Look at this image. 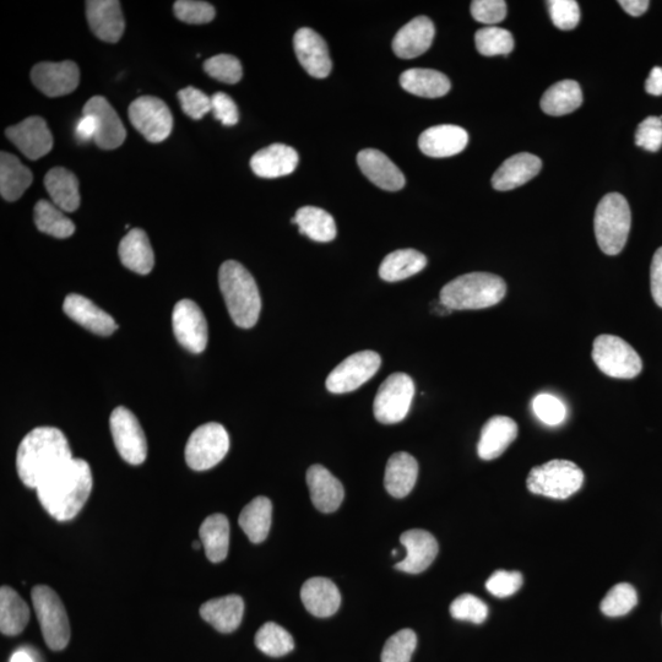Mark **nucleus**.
<instances>
[{
	"mask_svg": "<svg viewBox=\"0 0 662 662\" xmlns=\"http://www.w3.org/2000/svg\"><path fill=\"white\" fill-rule=\"evenodd\" d=\"M92 472L83 459L73 458L59 466L36 488L42 507L58 522H68L80 513L91 495Z\"/></svg>",
	"mask_w": 662,
	"mask_h": 662,
	"instance_id": "1",
	"label": "nucleus"
},
{
	"mask_svg": "<svg viewBox=\"0 0 662 662\" xmlns=\"http://www.w3.org/2000/svg\"><path fill=\"white\" fill-rule=\"evenodd\" d=\"M73 459L67 437L56 427H37L26 434L16 454V470L23 484L39 487L59 466Z\"/></svg>",
	"mask_w": 662,
	"mask_h": 662,
	"instance_id": "2",
	"label": "nucleus"
},
{
	"mask_svg": "<svg viewBox=\"0 0 662 662\" xmlns=\"http://www.w3.org/2000/svg\"><path fill=\"white\" fill-rule=\"evenodd\" d=\"M219 285L233 323L253 328L262 311V298L252 274L236 260H227L219 271Z\"/></svg>",
	"mask_w": 662,
	"mask_h": 662,
	"instance_id": "3",
	"label": "nucleus"
},
{
	"mask_svg": "<svg viewBox=\"0 0 662 662\" xmlns=\"http://www.w3.org/2000/svg\"><path fill=\"white\" fill-rule=\"evenodd\" d=\"M507 284L490 273H470L454 279L441 291V301L452 311L485 309L498 305L506 297Z\"/></svg>",
	"mask_w": 662,
	"mask_h": 662,
	"instance_id": "4",
	"label": "nucleus"
},
{
	"mask_svg": "<svg viewBox=\"0 0 662 662\" xmlns=\"http://www.w3.org/2000/svg\"><path fill=\"white\" fill-rule=\"evenodd\" d=\"M631 208L626 198L610 193L601 199L595 213V236L601 251L617 255L626 246L631 231Z\"/></svg>",
	"mask_w": 662,
	"mask_h": 662,
	"instance_id": "5",
	"label": "nucleus"
},
{
	"mask_svg": "<svg viewBox=\"0 0 662 662\" xmlns=\"http://www.w3.org/2000/svg\"><path fill=\"white\" fill-rule=\"evenodd\" d=\"M584 472L569 460H551L530 471L526 485L534 495L567 499L582 488Z\"/></svg>",
	"mask_w": 662,
	"mask_h": 662,
	"instance_id": "6",
	"label": "nucleus"
},
{
	"mask_svg": "<svg viewBox=\"0 0 662 662\" xmlns=\"http://www.w3.org/2000/svg\"><path fill=\"white\" fill-rule=\"evenodd\" d=\"M37 620L47 647L54 651L67 648L70 640V623L67 611L56 591L46 585H37L31 591Z\"/></svg>",
	"mask_w": 662,
	"mask_h": 662,
	"instance_id": "7",
	"label": "nucleus"
},
{
	"mask_svg": "<svg viewBox=\"0 0 662 662\" xmlns=\"http://www.w3.org/2000/svg\"><path fill=\"white\" fill-rule=\"evenodd\" d=\"M593 360L602 373L617 379L636 378L643 362L637 351L618 336L600 335L594 341Z\"/></svg>",
	"mask_w": 662,
	"mask_h": 662,
	"instance_id": "8",
	"label": "nucleus"
},
{
	"mask_svg": "<svg viewBox=\"0 0 662 662\" xmlns=\"http://www.w3.org/2000/svg\"><path fill=\"white\" fill-rule=\"evenodd\" d=\"M229 449L230 436L225 427L220 423L210 422L192 433L184 454L189 468L205 471L221 463Z\"/></svg>",
	"mask_w": 662,
	"mask_h": 662,
	"instance_id": "9",
	"label": "nucleus"
},
{
	"mask_svg": "<svg viewBox=\"0 0 662 662\" xmlns=\"http://www.w3.org/2000/svg\"><path fill=\"white\" fill-rule=\"evenodd\" d=\"M415 396V383L405 373H394L378 389L374 399L373 412L378 422L394 425L408 416L412 399Z\"/></svg>",
	"mask_w": 662,
	"mask_h": 662,
	"instance_id": "10",
	"label": "nucleus"
},
{
	"mask_svg": "<svg viewBox=\"0 0 662 662\" xmlns=\"http://www.w3.org/2000/svg\"><path fill=\"white\" fill-rule=\"evenodd\" d=\"M128 115L130 123L150 143H162L172 133L173 117L170 108L157 97H139L129 106Z\"/></svg>",
	"mask_w": 662,
	"mask_h": 662,
	"instance_id": "11",
	"label": "nucleus"
},
{
	"mask_svg": "<svg viewBox=\"0 0 662 662\" xmlns=\"http://www.w3.org/2000/svg\"><path fill=\"white\" fill-rule=\"evenodd\" d=\"M382 358L377 352L366 350L347 357L327 379V389L333 394H346L362 387L379 371Z\"/></svg>",
	"mask_w": 662,
	"mask_h": 662,
	"instance_id": "12",
	"label": "nucleus"
},
{
	"mask_svg": "<svg viewBox=\"0 0 662 662\" xmlns=\"http://www.w3.org/2000/svg\"><path fill=\"white\" fill-rule=\"evenodd\" d=\"M110 426L113 442L122 459L132 465L143 464L148 457V443L133 412L119 406L111 414Z\"/></svg>",
	"mask_w": 662,
	"mask_h": 662,
	"instance_id": "13",
	"label": "nucleus"
},
{
	"mask_svg": "<svg viewBox=\"0 0 662 662\" xmlns=\"http://www.w3.org/2000/svg\"><path fill=\"white\" fill-rule=\"evenodd\" d=\"M173 333L178 343L193 354H202L208 345V323L202 309L191 300L177 303L172 314Z\"/></svg>",
	"mask_w": 662,
	"mask_h": 662,
	"instance_id": "14",
	"label": "nucleus"
},
{
	"mask_svg": "<svg viewBox=\"0 0 662 662\" xmlns=\"http://www.w3.org/2000/svg\"><path fill=\"white\" fill-rule=\"evenodd\" d=\"M32 83L48 97H61L77 90L80 70L74 62H43L31 70Z\"/></svg>",
	"mask_w": 662,
	"mask_h": 662,
	"instance_id": "15",
	"label": "nucleus"
},
{
	"mask_svg": "<svg viewBox=\"0 0 662 662\" xmlns=\"http://www.w3.org/2000/svg\"><path fill=\"white\" fill-rule=\"evenodd\" d=\"M83 115L94 118L96 123L95 143L103 150L119 148L127 138L121 118L105 97L94 96L84 106Z\"/></svg>",
	"mask_w": 662,
	"mask_h": 662,
	"instance_id": "16",
	"label": "nucleus"
},
{
	"mask_svg": "<svg viewBox=\"0 0 662 662\" xmlns=\"http://www.w3.org/2000/svg\"><path fill=\"white\" fill-rule=\"evenodd\" d=\"M5 135L27 159L39 160L53 148V137L45 119L29 117L5 130Z\"/></svg>",
	"mask_w": 662,
	"mask_h": 662,
	"instance_id": "17",
	"label": "nucleus"
},
{
	"mask_svg": "<svg viewBox=\"0 0 662 662\" xmlns=\"http://www.w3.org/2000/svg\"><path fill=\"white\" fill-rule=\"evenodd\" d=\"M298 62L313 78H327L333 68L329 48L323 37L309 27H302L293 37Z\"/></svg>",
	"mask_w": 662,
	"mask_h": 662,
	"instance_id": "18",
	"label": "nucleus"
},
{
	"mask_svg": "<svg viewBox=\"0 0 662 662\" xmlns=\"http://www.w3.org/2000/svg\"><path fill=\"white\" fill-rule=\"evenodd\" d=\"M86 18L96 37L108 43L122 39L124 23L121 3L117 0H89L86 2Z\"/></svg>",
	"mask_w": 662,
	"mask_h": 662,
	"instance_id": "19",
	"label": "nucleus"
},
{
	"mask_svg": "<svg viewBox=\"0 0 662 662\" xmlns=\"http://www.w3.org/2000/svg\"><path fill=\"white\" fill-rule=\"evenodd\" d=\"M401 545L406 548L408 555L403 561L396 564L398 571L419 574L431 566L438 555V542L428 531L412 529L400 537Z\"/></svg>",
	"mask_w": 662,
	"mask_h": 662,
	"instance_id": "20",
	"label": "nucleus"
},
{
	"mask_svg": "<svg viewBox=\"0 0 662 662\" xmlns=\"http://www.w3.org/2000/svg\"><path fill=\"white\" fill-rule=\"evenodd\" d=\"M63 309L70 319L91 333L110 336L118 329L116 320L110 314L97 307L89 298L77 293H70L65 298Z\"/></svg>",
	"mask_w": 662,
	"mask_h": 662,
	"instance_id": "21",
	"label": "nucleus"
},
{
	"mask_svg": "<svg viewBox=\"0 0 662 662\" xmlns=\"http://www.w3.org/2000/svg\"><path fill=\"white\" fill-rule=\"evenodd\" d=\"M357 164L365 175L377 187L388 192H396L405 186L403 172L382 151L362 150L357 155Z\"/></svg>",
	"mask_w": 662,
	"mask_h": 662,
	"instance_id": "22",
	"label": "nucleus"
},
{
	"mask_svg": "<svg viewBox=\"0 0 662 662\" xmlns=\"http://www.w3.org/2000/svg\"><path fill=\"white\" fill-rule=\"evenodd\" d=\"M469 144V134L464 128L443 124L425 130L419 139L423 154L442 159L458 155Z\"/></svg>",
	"mask_w": 662,
	"mask_h": 662,
	"instance_id": "23",
	"label": "nucleus"
},
{
	"mask_svg": "<svg viewBox=\"0 0 662 662\" xmlns=\"http://www.w3.org/2000/svg\"><path fill=\"white\" fill-rule=\"evenodd\" d=\"M307 484L314 507L319 512L333 513L344 501L343 484L322 465H313L308 469Z\"/></svg>",
	"mask_w": 662,
	"mask_h": 662,
	"instance_id": "24",
	"label": "nucleus"
},
{
	"mask_svg": "<svg viewBox=\"0 0 662 662\" xmlns=\"http://www.w3.org/2000/svg\"><path fill=\"white\" fill-rule=\"evenodd\" d=\"M436 34L431 19L417 16L398 31L393 40V51L399 58L412 59L430 50Z\"/></svg>",
	"mask_w": 662,
	"mask_h": 662,
	"instance_id": "25",
	"label": "nucleus"
},
{
	"mask_svg": "<svg viewBox=\"0 0 662 662\" xmlns=\"http://www.w3.org/2000/svg\"><path fill=\"white\" fill-rule=\"evenodd\" d=\"M517 422L507 416H495L482 427L477 454L482 460H493L501 457L507 448L518 437Z\"/></svg>",
	"mask_w": 662,
	"mask_h": 662,
	"instance_id": "26",
	"label": "nucleus"
},
{
	"mask_svg": "<svg viewBox=\"0 0 662 662\" xmlns=\"http://www.w3.org/2000/svg\"><path fill=\"white\" fill-rule=\"evenodd\" d=\"M542 162L529 153L517 154L503 162L492 177V186L499 192L513 191L539 175Z\"/></svg>",
	"mask_w": 662,
	"mask_h": 662,
	"instance_id": "27",
	"label": "nucleus"
},
{
	"mask_svg": "<svg viewBox=\"0 0 662 662\" xmlns=\"http://www.w3.org/2000/svg\"><path fill=\"white\" fill-rule=\"evenodd\" d=\"M300 156L291 146L273 144L259 150L251 160L255 175L262 178H279L289 176L296 170Z\"/></svg>",
	"mask_w": 662,
	"mask_h": 662,
	"instance_id": "28",
	"label": "nucleus"
},
{
	"mask_svg": "<svg viewBox=\"0 0 662 662\" xmlns=\"http://www.w3.org/2000/svg\"><path fill=\"white\" fill-rule=\"evenodd\" d=\"M301 599L307 611L320 618L335 615L341 605L338 586L323 577L307 580L302 586Z\"/></svg>",
	"mask_w": 662,
	"mask_h": 662,
	"instance_id": "29",
	"label": "nucleus"
},
{
	"mask_svg": "<svg viewBox=\"0 0 662 662\" xmlns=\"http://www.w3.org/2000/svg\"><path fill=\"white\" fill-rule=\"evenodd\" d=\"M244 602L241 596L227 595L206 601L200 607V616L220 633L235 632L242 622Z\"/></svg>",
	"mask_w": 662,
	"mask_h": 662,
	"instance_id": "30",
	"label": "nucleus"
},
{
	"mask_svg": "<svg viewBox=\"0 0 662 662\" xmlns=\"http://www.w3.org/2000/svg\"><path fill=\"white\" fill-rule=\"evenodd\" d=\"M121 262L129 270L148 275L154 269L155 255L149 237L140 229L130 230L118 248Z\"/></svg>",
	"mask_w": 662,
	"mask_h": 662,
	"instance_id": "31",
	"label": "nucleus"
},
{
	"mask_svg": "<svg viewBox=\"0 0 662 662\" xmlns=\"http://www.w3.org/2000/svg\"><path fill=\"white\" fill-rule=\"evenodd\" d=\"M417 476L419 464L416 459L409 453H395L388 460L384 485L390 496L404 498L414 490Z\"/></svg>",
	"mask_w": 662,
	"mask_h": 662,
	"instance_id": "32",
	"label": "nucleus"
},
{
	"mask_svg": "<svg viewBox=\"0 0 662 662\" xmlns=\"http://www.w3.org/2000/svg\"><path fill=\"white\" fill-rule=\"evenodd\" d=\"M45 187L52 203L59 209L73 213L80 206L79 181L73 172L54 167L45 176Z\"/></svg>",
	"mask_w": 662,
	"mask_h": 662,
	"instance_id": "33",
	"label": "nucleus"
},
{
	"mask_svg": "<svg viewBox=\"0 0 662 662\" xmlns=\"http://www.w3.org/2000/svg\"><path fill=\"white\" fill-rule=\"evenodd\" d=\"M199 535L210 562L220 563L226 560L230 548V523L226 515H210L200 526Z\"/></svg>",
	"mask_w": 662,
	"mask_h": 662,
	"instance_id": "34",
	"label": "nucleus"
},
{
	"mask_svg": "<svg viewBox=\"0 0 662 662\" xmlns=\"http://www.w3.org/2000/svg\"><path fill=\"white\" fill-rule=\"evenodd\" d=\"M400 85L409 94L437 99L447 95L450 90V81L441 72L433 69H409L400 77Z\"/></svg>",
	"mask_w": 662,
	"mask_h": 662,
	"instance_id": "35",
	"label": "nucleus"
},
{
	"mask_svg": "<svg viewBox=\"0 0 662 662\" xmlns=\"http://www.w3.org/2000/svg\"><path fill=\"white\" fill-rule=\"evenodd\" d=\"M32 179L30 168L21 164L18 157L4 151L0 154V194L5 200L16 202L23 197Z\"/></svg>",
	"mask_w": 662,
	"mask_h": 662,
	"instance_id": "36",
	"label": "nucleus"
},
{
	"mask_svg": "<svg viewBox=\"0 0 662 662\" xmlns=\"http://www.w3.org/2000/svg\"><path fill=\"white\" fill-rule=\"evenodd\" d=\"M30 620V609L26 602L10 586L0 589V631L4 636H19Z\"/></svg>",
	"mask_w": 662,
	"mask_h": 662,
	"instance_id": "37",
	"label": "nucleus"
},
{
	"mask_svg": "<svg viewBox=\"0 0 662 662\" xmlns=\"http://www.w3.org/2000/svg\"><path fill=\"white\" fill-rule=\"evenodd\" d=\"M426 267V255L415 249H399L383 259L379 276L388 282L403 281L421 273Z\"/></svg>",
	"mask_w": 662,
	"mask_h": 662,
	"instance_id": "38",
	"label": "nucleus"
},
{
	"mask_svg": "<svg viewBox=\"0 0 662 662\" xmlns=\"http://www.w3.org/2000/svg\"><path fill=\"white\" fill-rule=\"evenodd\" d=\"M271 515L273 504L267 497L254 498L243 508L238 523L253 544H260L267 539L271 528Z\"/></svg>",
	"mask_w": 662,
	"mask_h": 662,
	"instance_id": "39",
	"label": "nucleus"
},
{
	"mask_svg": "<svg viewBox=\"0 0 662 662\" xmlns=\"http://www.w3.org/2000/svg\"><path fill=\"white\" fill-rule=\"evenodd\" d=\"M583 103V92L577 81L564 80L545 92L541 99L542 111L550 116H564L578 110Z\"/></svg>",
	"mask_w": 662,
	"mask_h": 662,
	"instance_id": "40",
	"label": "nucleus"
},
{
	"mask_svg": "<svg viewBox=\"0 0 662 662\" xmlns=\"http://www.w3.org/2000/svg\"><path fill=\"white\" fill-rule=\"evenodd\" d=\"M292 222L298 226L302 235H306L316 242L333 241L338 233L334 217L328 211L316 208V206H305V208L298 209Z\"/></svg>",
	"mask_w": 662,
	"mask_h": 662,
	"instance_id": "41",
	"label": "nucleus"
},
{
	"mask_svg": "<svg viewBox=\"0 0 662 662\" xmlns=\"http://www.w3.org/2000/svg\"><path fill=\"white\" fill-rule=\"evenodd\" d=\"M35 224L37 229L46 235L56 238H68L74 235L75 225L69 217L65 216L63 210L47 200H40L35 205Z\"/></svg>",
	"mask_w": 662,
	"mask_h": 662,
	"instance_id": "42",
	"label": "nucleus"
},
{
	"mask_svg": "<svg viewBox=\"0 0 662 662\" xmlns=\"http://www.w3.org/2000/svg\"><path fill=\"white\" fill-rule=\"evenodd\" d=\"M254 642L262 653L273 658L285 656L295 648L291 634L274 622L265 623L260 627L255 634Z\"/></svg>",
	"mask_w": 662,
	"mask_h": 662,
	"instance_id": "43",
	"label": "nucleus"
},
{
	"mask_svg": "<svg viewBox=\"0 0 662 662\" xmlns=\"http://www.w3.org/2000/svg\"><path fill=\"white\" fill-rule=\"evenodd\" d=\"M477 51L482 56H508L514 50V39L509 31L497 26H487L476 32Z\"/></svg>",
	"mask_w": 662,
	"mask_h": 662,
	"instance_id": "44",
	"label": "nucleus"
},
{
	"mask_svg": "<svg viewBox=\"0 0 662 662\" xmlns=\"http://www.w3.org/2000/svg\"><path fill=\"white\" fill-rule=\"evenodd\" d=\"M638 604V595L633 585L621 583L613 586L601 602V612L609 617H621L631 612Z\"/></svg>",
	"mask_w": 662,
	"mask_h": 662,
	"instance_id": "45",
	"label": "nucleus"
},
{
	"mask_svg": "<svg viewBox=\"0 0 662 662\" xmlns=\"http://www.w3.org/2000/svg\"><path fill=\"white\" fill-rule=\"evenodd\" d=\"M205 73L209 77L225 84H237L243 77L240 59L231 54H217L204 63Z\"/></svg>",
	"mask_w": 662,
	"mask_h": 662,
	"instance_id": "46",
	"label": "nucleus"
},
{
	"mask_svg": "<svg viewBox=\"0 0 662 662\" xmlns=\"http://www.w3.org/2000/svg\"><path fill=\"white\" fill-rule=\"evenodd\" d=\"M416 645V633L411 629H401L385 643L382 662H410Z\"/></svg>",
	"mask_w": 662,
	"mask_h": 662,
	"instance_id": "47",
	"label": "nucleus"
},
{
	"mask_svg": "<svg viewBox=\"0 0 662 662\" xmlns=\"http://www.w3.org/2000/svg\"><path fill=\"white\" fill-rule=\"evenodd\" d=\"M450 615L455 620L469 621L475 624L484 623L488 616V606L474 595L458 596L450 605Z\"/></svg>",
	"mask_w": 662,
	"mask_h": 662,
	"instance_id": "48",
	"label": "nucleus"
},
{
	"mask_svg": "<svg viewBox=\"0 0 662 662\" xmlns=\"http://www.w3.org/2000/svg\"><path fill=\"white\" fill-rule=\"evenodd\" d=\"M173 9L179 20L192 25L209 24L216 15L213 5L198 0H178Z\"/></svg>",
	"mask_w": 662,
	"mask_h": 662,
	"instance_id": "49",
	"label": "nucleus"
},
{
	"mask_svg": "<svg viewBox=\"0 0 662 662\" xmlns=\"http://www.w3.org/2000/svg\"><path fill=\"white\" fill-rule=\"evenodd\" d=\"M533 410L537 419L547 426H558L566 420V405L551 394L537 395L533 401Z\"/></svg>",
	"mask_w": 662,
	"mask_h": 662,
	"instance_id": "50",
	"label": "nucleus"
},
{
	"mask_svg": "<svg viewBox=\"0 0 662 662\" xmlns=\"http://www.w3.org/2000/svg\"><path fill=\"white\" fill-rule=\"evenodd\" d=\"M548 10L552 23L563 31L573 30L580 21V9L574 0H550Z\"/></svg>",
	"mask_w": 662,
	"mask_h": 662,
	"instance_id": "51",
	"label": "nucleus"
},
{
	"mask_svg": "<svg viewBox=\"0 0 662 662\" xmlns=\"http://www.w3.org/2000/svg\"><path fill=\"white\" fill-rule=\"evenodd\" d=\"M178 99L183 112L195 121H199L211 112V97L193 86L179 91Z\"/></svg>",
	"mask_w": 662,
	"mask_h": 662,
	"instance_id": "52",
	"label": "nucleus"
},
{
	"mask_svg": "<svg viewBox=\"0 0 662 662\" xmlns=\"http://www.w3.org/2000/svg\"><path fill=\"white\" fill-rule=\"evenodd\" d=\"M523 585V575L519 572L497 571L487 580L488 593L496 598H508L512 596Z\"/></svg>",
	"mask_w": 662,
	"mask_h": 662,
	"instance_id": "53",
	"label": "nucleus"
},
{
	"mask_svg": "<svg viewBox=\"0 0 662 662\" xmlns=\"http://www.w3.org/2000/svg\"><path fill=\"white\" fill-rule=\"evenodd\" d=\"M471 14L481 24H499L506 19L507 3L504 0H474L471 3Z\"/></svg>",
	"mask_w": 662,
	"mask_h": 662,
	"instance_id": "54",
	"label": "nucleus"
},
{
	"mask_svg": "<svg viewBox=\"0 0 662 662\" xmlns=\"http://www.w3.org/2000/svg\"><path fill=\"white\" fill-rule=\"evenodd\" d=\"M636 144L639 148L656 153L662 146V116L648 117L639 124L636 133Z\"/></svg>",
	"mask_w": 662,
	"mask_h": 662,
	"instance_id": "55",
	"label": "nucleus"
},
{
	"mask_svg": "<svg viewBox=\"0 0 662 662\" xmlns=\"http://www.w3.org/2000/svg\"><path fill=\"white\" fill-rule=\"evenodd\" d=\"M211 113L226 127L236 126L240 121V112L235 101L225 92H216L211 96Z\"/></svg>",
	"mask_w": 662,
	"mask_h": 662,
	"instance_id": "56",
	"label": "nucleus"
},
{
	"mask_svg": "<svg viewBox=\"0 0 662 662\" xmlns=\"http://www.w3.org/2000/svg\"><path fill=\"white\" fill-rule=\"evenodd\" d=\"M650 286L656 305L662 308V247L655 252L651 262Z\"/></svg>",
	"mask_w": 662,
	"mask_h": 662,
	"instance_id": "57",
	"label": "nucleus"
},
{
	"mask_svg": "<svg viewBox=\"0 0 662 662\" xmlns=\"http://www.w3.org/2000/svg\"><path fill=\"white\" fill-rule=\"evenodd\" d=\"M96 135V123L94 118L89 115H83L79 119L77 127H75V137L80 141V143H89L90 140H94Z\"/></svg>",
	"mask_w": 662,
	"mask_h": 662,
	"instance_id": "58",
	"label": "nucleus"
},
{
	"mask_svg": "<svg viewBox=\"0 0 662 662\" xmlns=\"http://www.w3.org/2000/svg\"><path fill=\"white\" fill-rule=\"evenodd\" d=\"M645 90L650 95H662V67H655L651 70L647 83H645Z\"/></svg>",
	"mask_w": 662,
	"mask_h": 662,
	"instance_id": "59",
	"label": "nucleus"
},
{
	"mask_svg": "<svg viewBox=\"0 0 662 662\" xmlns=\"http://www.w3.org/2000/svg\"><path fill=\"white\" fill-rule=\"evenodd\" d=\"M618 4H620L629 15L640 16L647 12L650 2H648V0H620Z\"/></svg>",
	"mask_w": 662,
	"mask_h": 662,
	"instance_id": "60",
	"label": "nucleus"
},
{
	"mask_svg": "<svg viewBox=\"0 0 662 662\" xmlns=\"http://www.w3.org/2000/svg\"><path fill=\"white\" fill-rule=\"evenodd\" d=\"M9 662H36V659L29 650L21 648L15 651Z\"/></svg>",
	"mask_w": 662,
	"mask_h": 662,
	"instance_id": "61",
	"label": "nucleus"
},
{
	"mask_svg": "<svg viewBox=\"0 0 662 662\" xmlns=\"http://www.w3.org/2000/svg\"><path fill=\"white\" fill-rule=\"evenodd\" d=\"M433 311H436L439 316H447V314L452 313V309L448 308L446 305H443L441 301L433 307Z\"/></svg>",
	"mask_w": 662,
	"mask_h": 662,
	"instance_id": "62",
	"label": "nucleus"
},
{
	"mask_svg": "<svg viewBox=\"0 0 662 662\" xmlns=\"http://www.w3.org/2000/svg\"><path fill=\"white\" fill-rule=\"evenodd\" d=\"M202 545H203L202 541H195L193 547L195 548V550H199V548H202Z\"/></svg>",
	"mask_w": 662,
	"mask_h": 662,
	"instance_id": "63",
	"label": "nucleus"
},
{
	"mask_svg": "<svg viewBox=\"0 0 662 662\" xmlns=\"http://www.w3.org/2000/svg\"><path fill=\"white\" fill-rule=\"evenodd\" d=\"M396 555H398V551L394 550L393 551V556H396Z\"/></svg>",
	"mask_w": 662,
	"mask_h": 662,
	"instance_id": "64",
	"label": "nucleus"
}]
</instances>
